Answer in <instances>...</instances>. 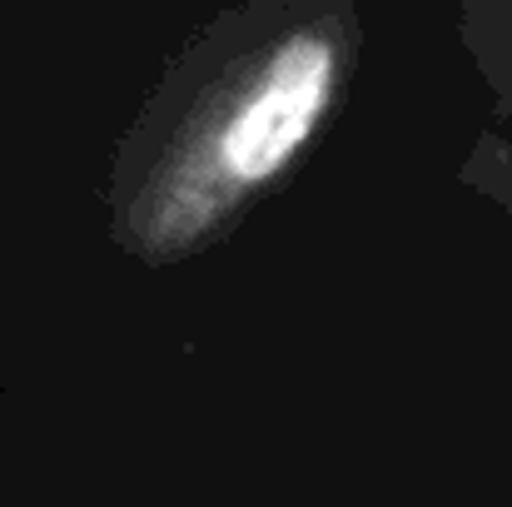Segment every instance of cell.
Instances as JSON below:
<instances>
[{"label": "cell", "instance_id": "obj_1", "mask_svg": "<svg viewBox=\"0 0 512 507\" xmlns=\"http://www.w3.org/2000/svg\"><path fill=\"white\" fill-rule=\"evenodd\" d=\"M363 55L358 0H234L199 20L110 145V249L170 274L229 244L334 135Z\"/></svg>", "mask_w": 512, "mask_h": 507}, {"label": "cell", "instance_id": "obj_2", "mask_svg": "<svg viewBox=\"0 0 512 507\" xmlns=\"http://www.w3.org/2000/svg\"><path fill=\"white\" fill-rule=\"evenodd\" d=\"M453 30L498 120L512 130V0H463L453 10Z\"/></svg>", "mask_w": 512, "mask_h": 507}]
</instances>
